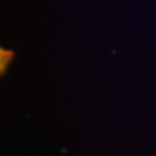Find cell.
I'll use <instances>...</instances> for the list:
<instances>
[{"label": "cell", "mask_w": 156, "mask_h": 156, "mask_svg": "<svg viewBox=\"0 0 156 156\" xmlns=\"http://www.w3.org/2000/svg\"><path fill=\"white\" fill-rule=\"evenodd\" d=\"M14 58V53L11 50H6L0 46V75H4Z\"/></svg>", "instance_id": "cell-1"}]
</instances>
